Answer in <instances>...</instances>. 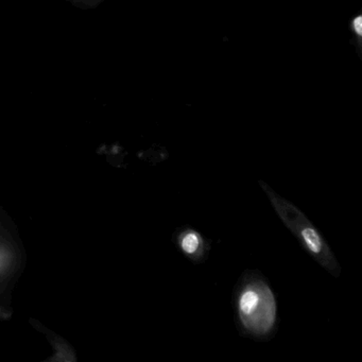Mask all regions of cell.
<instances>
[{"mask_svg": "<svg viewBox=\"0 0 362 362\" xmlns=\"http://www.w3.org/2000/svg\"><path fill=\"white\" fill-rule=\"evenodd\" d=\"M237 317L241 327L254 338L269 336L276 324L274 293L266 281L252 274L243 279L236 296Z\"/></svg>", "mask_w": 362, "mask_h": 362, "instance_id": "obj_1", "label": "cell"}, {"mask_svg": "<svg viewBox=\"0 0 362 362\" xmlns=\"http://www.w3.org/2000/svg\"><path fill=\"white\" fill-rule=\"evenodd\" d=\"M259 185L270 199L281 221L291 230L303 247L330 274L338 277L341 272L340 266L332 255L327 243L313 224L298 207L273 192L272 188L264 182L260 181Z\"/></svg>", "mask_w": 362, "mask_h": 362, "instance_id": "obj_2", "label": "cell"}, {"mask_svg": "<svg viewBox=\"0 0 362 362\" xmlns=\"http://www.w3.org/2000/svg\"><path fill=\"white\" fill-rule=\"evenodd\" d=\"M177 241L180 249L190 259L194 262L202 259L206 245L203 237L197 230L185 228L182 230L181 234L177 235Z\"/></svg>", "mask_w": 362, "mask_h": 362, "instance_id": "obj_3", "label": "cell"}, {"mask_svg": "<svg viewBox=\"0 0 362 362\" xmlns=\"http://www.w3.org/2000/svg\"><path fill=\"white\" fill-rule=\"evenodd\" d=\"M353 30L355 31L356 35L358 37L362 35V16H357L355 20L353 21Z\"/></svg>", "mask_w": 362, "mask_h": 362, "instance_id": "obj_4", "label": "cell"}]
</instances>
